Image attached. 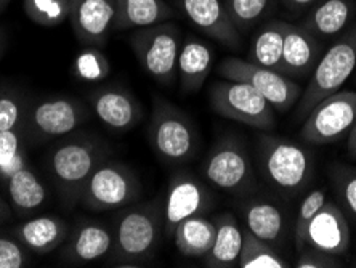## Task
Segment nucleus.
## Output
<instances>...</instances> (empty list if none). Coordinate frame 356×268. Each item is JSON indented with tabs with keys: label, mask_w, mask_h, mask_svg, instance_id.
Wrapping results in <instances>:
<instances>
[{
	"label": "nucleus",
	"mask_w": 356,
	"mask_h": 268,
	"mask_svg": "<svg viewBox=\"0 0 356 268\" xmlns=\"http://www.w3.org/2000/svg\"><path fill=\"white\" fill-rule=\"evenodd\" d=\"M257 150L261 175L281 196H296L312 182L315 162L302 145L282 136L261 135Z\"/></svg>",
	"instance_id": "1"
},
{
	"label": "nucleus",
	"mask_w": 356,
	"mask_h": 268,
	"mask_svg": "<svg viewBox=\"0 0 356 268\" xmlns=\"http://www.w3.org/2000/svg\"><path fill=\"white\" fill-rule=\"evenodd\" d=\"M356 70V23L324 50L305 90L297 102V119L303 120L319 102L339 92Z\"/></svg>",
	"instance_id": "2"
},
{
	"label": "nucleus",
	"mask_w": 356,
	"mask_h": 268,
	"mask_svg": "<svg viewBox=\"0 0 356 268\" xmlns=\"http://www.w3.org/2000/svg\"><path fill=\"white\" fill-rule=\"evenodd\" d=\"M164 227L162 214L153 204L130 207L118 217L113 231V262L118 267H135L153 257Z\"/></svg>",
	"instance_id": "3"
},
{
	"label": "nucleus",
	"mask_w": 356,
	"mask_h": 268,
	"mask_svg": "<svg viewBox=\"0 0 356 268\" xmlns=\"http://www.w3.org/2000/svg\"><path fill=\"white\" fill-rule=\"evenodd\" d=\"M154 153L167 164H185L199 151V135L193 120L162 97H156L148 127Z\"/></svg>",
	"instance_id": "4"
},
{
	"label": "nucleus",
	"mask_w": 356,
	"mask_h": 268,
	"mask_svg": "<svg viewBox=\"0 0 356 268\" xmlns=\"http://www.w3.org/2000/svg\"><path fill=\"white\" fill-rule=\"evenodd\" d=\"M209 102L213 113L225 119L236 120L264 132L276 127V109L245 82L229 79L212 82L209 88Z\"/></svg>",
	"instance_id": "5"
},
{
	"label": "nucleus",
	"mask_w": 356,
	"mask_h": 268,
	"mask_svg": "<svg viewBox=\"0 0 356 268\" xmlns=\"http://www.w3.org/2000/svg\"><path fill=\"white\" fill-rule=\"evenodd\" d=\"M181 31L174 23L140 28L130 36L138 65L162 86H172L177 77V61L181 49Z\"/></svg>",
	"instance_id": "6"
},
{
	"label": "nucleus",
	"mask_w": 356,
	"mask_h": 268,
	"mask_svg": "<svg viewBox=\"0 0 356 268\" xmlns=\"http://www.w3.org/2000/svg\"><path fill=\"white\" fill-rule=\"evenodd\" d=\"M103 161L104 150L95 140H70L56 146L50 156L49 167L66 203L81 201L88 177Z\"/></svg>",
	"instance_id": "7"
},
{
	"label": "nucleus",
	"mask_w": 356,
	"mask_h": 268,
	"mask_svg": "<svg viewBox=\"0 0 356 268\" xmlns=\"http://www.w3.org/2000/svg\"><path fill=\"white\" fill-rule=\"evenodd\" d=\"M201 171L209 185L238 196L248 194L255 183L252 159L236 136H225L217 141Z\"/></svg>",
	"instance_id": "8"
},
{
	"label": "nucleus",
	"mask_w": 356,
	"mask_h": 268,
	"mask_svg": "<svg viewBox=\"0 0 356 268\" xmlns=\"http://www.w3.org/2000/svg\"><path fill=\"white\" fill-rule=\"evenodd\" d=\"M217 74L222 79L249 84L280 113L289 111L303 92L294 79L270 68L255 65L248 58L243 60L238 56H227L217 66Z\"/></svg>",
	"instance_id": "9"
},
{
	"label": "nucleus",
	"mask_w": 356,
	"mask_h": 268,
	"mask_svg": "<svg viewBox=\"0 0 356 268\" xmlns=\"http://www.w3.org/2000/svg\"><path fill=\"white\" fill-rule=\"evenodd\" d=\"M141 185L135 172L122 162L103 161L83 187L81 203L92 211H116L138 198Z\"/></svg>",
	"instance_id": "10"
},
{
	"label": "nucleus",
	"mask_w": 356,
	"mask_h": 268,
	"mask_svg": "<svg viewBox=\"0 0 356 268\" xmlns=\"http://www.w3.org/2000/svg\"><path fill=\"white\" fill-rule=\"evenodd\" d=\"M356 120V92L339 90L312 109L300 129V136L310 145H331L348 136Z\"/></svg>",
	"instance_id": "11"
},
{
	"label": "nucleus",
	"mask_w": 356,
	"mask_h": 268,
	"mask_svg": "<svg viewBox=\"0 0 356 268\" xmlns=\"http://www.w3.org/2000/svg\"><path fill=\"white\" fill-rule=\"evenodd\" d=\"M211 206V196L202 182L191 172L180 171L174 173L165 194V206L162 222L167 235L172 236L183 220L201 215Z\"/></svg>",
	"instance_id": "12"
},
{
	"label": "nucleus",
	"mask_w": 356,
	"mask_h": 268,
	"mask_svg": "<svg viewBox=\"0 0 356 268\" xmlns=\"http://www.w3.org/2000/svg\"><path fill=\"white\" fill-rule=\"evenodd\" d=\"M116 0H71V28L81 44L103 47L116 23Z\"/></svg>",
	"instance_id": "13"
},
{
	"label": "nucleus",
	"mask_w": 356,
	"mask_h": 268,
	"mask_svg": "<svg viewBox=\"0 0 356 268\" xmlns=\"http://www.w3.org/2000/svg\"><path fill=\"white\" fill-rule=\"evenodd\" d=\"M86 111L76 100L58 97L42 100L29 111V129L39 139H54L79 127Z\"/></svg>",
	"instance_id": "14"
},
{
	"label": "nucleus",
	"mask_w": 356,
	"mask_h": 268,
	"mask_svg": "<svg viewBox=\"0 0 356 268\" xmlns=\"http://www.w3.org/2000/svg\"><path fill=\"white\" fill-rule=\"evenodd\" d=\"M350 225L343 209L336 201L324 203L307 231V246L342 257L350 249Z\"/></svg>",
	"instance_id": "15"
},
{
	"label": "nucleus",
	"mask_w": 356,
	"mask_h": 268,
	"mask_svg": "<svg viewBox=\"0 0 356 268\" xmlns=\"http://www.w3.org/2000/svg\"><path fill=\"white\" fill-rule=\"evenodd\" d=\"M178 5L201 33L229 49L241 45V33L229 18L223 0H178Z\"/></svg>",
	"instance_id": "16"
},
{
	"label": "nucleus",
	"mask_w": 356,
	"mask_h": 268,
	"mask_svg": "<svg viewBox=\"0 0 356 268\" xmlns=\"http://www.w3.org/2000/svg\"><path fill=\"white\" fill-rule=\"evenodd\" d=\"M97 118L109 129L127 132L143 118V108L137 98L122 87H99L90 95Z\"/></svg>",
	"instance_id": "17"
},
{
	"label": "nucleus",
	"mask_w": 356,
	"mask_h": 268,
	"mask_svg": "<svg viewBox=\"0 0 356 268\" xmlns=\"http://www.w3.org/2000/svg\"><path fill=\"white\" fill-rule=\"evenodd\" d=\"M323 54V44L315 34L300 24H286L282 74L291 79L310 77Z\"/></svg>",
	"instance_id": "18"
},
{
	"label": "nucleus",
	"mask_w": 356,
	"mask_h": 268,
	"mask_svg": "<svg viewBox=\"0 0 356 268\" xmlns=\"http://www.w3.org/2000/svg\"><path fill=\"white\" fill-rule=\"evenodd\" d=\"M113 248V233L97 222H82L72 231L63 251L61 260L70 265H83L108 255Z\"/></svg>",
	"instance_id": "19"
},
{
	"label": "nucleus",
	"mask_w": 356,
	"mask_h": 268,
	"mask_svg": "<svg viewBox=\"0 0 356 268\" xmlns=\"http://www.w3.org/2000/svg\"><path fill=\"white\" fill-rule=\"evenodd\" d=\"M244 228L271 246L284 243L287 235V217L280 204L268 198L249 199L243 207Z\"/></svg>",
	"instance_id": "20"
},
{
	"label": "nucleus",
	"mask_w": 356,
	"mask_h": 268,
	"mask_svg": "<svg viewBox=\"0 0 356 268\" xmlns=\"http://www.w3.org/2000/svg\"><path fill=\"white\" fill-rule=\"evenodd\" d=\"M213 66V52L202 40L188 38L181 44L177 61V74L180 79L181 90L196 93L206 82Z\"/></svg>",
	"instance_id": "21"
},
{
	"label": "nucleus",
	"mask_w": 356,
	"mask_h": 268,
	"mask_svg": "<svg viewBox=\"0 0 356 268\" xmlns=\"http://www.w3.org/2000/svg\"><path fill=\"white\" fill-rule=\"evenodd\" d=\"M67 235H70V225L63 219L51 215L29 219L15 230V238L26 249L38 254H47L60 248L67 239Z\"/></svg>",
	"instance_id": "22"
},
{
	"label": "nucleus",
	"mask_w": 356,
	"mask_h": 268,
	"mask_svg": "<svg viewBox=\"0 0 356 268\" xmlns=\"http://www.w3.org/2000/svg\"><path fill=\"white\" fill-rule=\"evenodd\" d=\"M355 0H318L300 26L316 38H334L347 29L355 15Z\"/></svg>",
	"instance_id": "23"
},
{
	"label": "nucleus",
	"mask_w": 356,
	"mask_h": 268,
	"mask_svg": "<svg viewBox=\"0 0 356 268\" xmlns=\"http://www.w3.org/2000/svg\"><path fill=\"white\" fill-rule=\"evenodd\" d=\"M216 222V241L212 249L204 257V265L209 268L238 267L239 254L243 249V228L232 212H222Z\"/></svg>",
	"instance_id": "24"
},
{
	"label": "nucleus",
	"mask_w": 356,
	"mask_h": 268,
	"mask_svg": "<svg viewBox=\"0 0 356 268\" xmlns=\"http://www.w3.org/2000/svg\"><path fill=\"white\" fill-rule=\"evenodd\" d=\"M287 21L268 19L254 34L248 60L282 74V49Z\"/></svg>",
	"instance_id": "25"
},
{
	"label": "nucleus",
	"mask_w": 356,
	"mask_h": 268,
	"mask_svg": "<svg viewBox=\"0 0 356 268\" xmlns=\"http://www.w3.org/2000/svg\"><path fill=\"white\" fill-rule=\"evenodd\" d=\"M216 233V222L201 214L178 223L172 236L181 255L190 257V259H204L212 249Z\"/></svg>",
	"instance_id": "26"
},
{
	"label": "nucleus",
	"mask_w": 356,
	"mask_h": 268,
	"mask_svg": "<svg viewBox=\"0 0 356 268\" xmlns=\"http://www.w3.org/2000/svg\"><path fill=\"white\" fill-rule=\"evenodd\" d=\"M119 29L148 28L174 18V10L164 0H116Z\"/></svg>",
	"instance_id": "27"
},
{
	"label": "nucleus",
	"mask_w": 356,
	"mask_h": 268,
	"mask_svg": "<svg viewBox=\"0 0 356 268\" xmlns=\"http://www.w3.org/2000/svg\"><path fill=\"white\" fill-rule=\"evenodd\" d=\"M10 201L19 214H31L44 206L47 201V188L38 173L28 166L19 167L7 180Z\"/></svg>",
	"instance_id": "28"
},
{
	"label": "nucleus",
	"mask_w": 356,
	"mask_h": 268,
	"mask_svg": "<svg viewBox=\"0 0 356 268\" xmlns=\"http://www.w3.org/2000/svg\"><path fill=\"white\" fill-rule=\"evenodd\" d=\"M239 268H287L289 264L275 246L257 238L243 228V249L239 254Z\"/></svg>",
	"instance_id": "29"
},
{
	"label": "nucleus",
	"mask_w": 356,
	"mask_h": 268,
	"mask_svg": "<svg viewBox=\"0 0 356 268\" xmlns=\"http://www.w3.org/2000/svg\"><path fill=\"white\" fill-rule=\"evenodd\" d=\"M225 8L241 34L249 33L273 8L275 0H223Z\"/></svg>",
	"instance_id": "30"
},
{
	"label": "nucleus",
	"mask_w": 356,
	"mask_h": 268,
	"mask_svg": "<svg viewBox=\"0 0 356 268\" xmlns=\"http://www.w3.org/2000/svg\"><path fill=\"white\" fill-rule=\"evenodd\" d=\"M71 0H24V13L33 23L55 28L70 18Z\"/></svg>",
	"instance_id": "31"
},
{
	"label": "nucleus",
	"mask_w": 356,
	"mask_h": 268,
	"mask_svg": "<svg viewBox=\"0 0 356 268\" xmlns=\"http://www.w3.org/2000/svg\"><path fill=\"white\" fill-rule=\"evenodd\" d=\"M327 201L326 191L323 188H316L307 193V196L303 198L297 211V217L294 222V230H292V236H294V246L296 251L300 252L307 248V231L310 227L312 220L318 214L319 209L324 206V203Z\"/></svg>",
	"instance_id": "32"
},
{
	"label": "nucleus",
	"mask_w": 356,
	"mask_h": 268,
	"mask_svg": "<svg viewBox=\"0 0 356 268\" xmlns=\"http://www.w3.org/2000/svg\"><path fill=\"white\" fill-rule=\"evenodd\" d=\"M331 182L340 203L339 206L356 220V167L345 164L332 166Z\"/></svg>",
	"instance_id": "33"
},
{
	"label": "nucleus",
	"mask_w": 356,
	"mask_h": 268,
	"mask_svg": "<svg viewBox=\"0 0 356 268\" xmlns=\"http://www.w3.org/2000/svg\"><path fill=\"white\" fill-rule=\"evenodd\" d=\"M24 162L18 130H2L0 132V178L7 182L13 172L26 166Z\"/></svg>",
	"instance_id": "34"
},
{
	"label": "nucleus",
	"mask_w": 356,
	"mask_h": 268,
	"mask_svg": "<svg viewBox=\"0 0 356 268\" xmlns=\"http://www.w3.org/2000/svg\"><path fill=\"white\" fill-rule=\"evenodd\" d=\"M76 71L88 81H98L108 76L109 65L106 56L97 47H88L76 58Z\"/></svg>",
	"instance_id": "35"
},
{
	"label": "nucleus",
	"mask_w": 356,
	"mask_h": 268,
	"mask_svg": "<svg viewBox=\"0 0 356 268\" xmlns=\"http://www.w3.org/2000/svg\"><path fill=\"white\" fill-rule=\"evenodd\" d=\"M24 102L15 93H0V132L18 130L23 119Z\"/></svg>",
	"instance_id": "36"
},
{
	"label": "nucleus",
	"mask_w": 356,
	"mask_h": 268,
	"mask_svg": "<svg viewBox=\"0 0 356 268\" xmlns=\"http://www.w3.org/2000/svg\"><path fill=\"white\" fill-rule=\"evenodd\" d=\"M28 262V249L17 238L0 235V268H23Z\"/></svg>",
	"instance_id": "37"
},
{
	"label": "nucleus",
	"mask_w": 356,
	"mask_h": 268,
	"mask_svg": "<svg viewBox=\"0 0 356 268\" xmlns=\"http://www.w3.org/2000/svg\"><path fill=\"white\" fill-rule=\"evenodd\" d=\"M296 268H340L343 267V260L339 255L327 254V252L318 251L307 246L305 249L298 252L296 260Z\"/></svg>",
	"instance_id": "38"
},
{
	"label": "nucleus",
	"mask_w": 356,
	"mask_h": 268,
	"mask_svg": "<svg viewBox=\"0 0 356 268\" xmlns=\"http://www.w3.org/2000/svg\"><path fill=\"white\" fill-rule=\"evenodd\" d=\"M282 5L287 12L294 13V15H302L307 13L313 5H315L318 0H281Z\"/></svg>",
	"instance_id": "39"
},
{
	"label": "nucleus",
	"mask_w": 356,
	"mask_h": 268,
	"mask_svg": "<svg viewBox=\"0 0 356 268\" xmlns=\"http://www.w3.org/2000/svg\"><path fill=\"white\" fill-rule=\"evenodd\" d=\"M347 150L350 156H353L356 153V120H355L353 129L350 130V134L347 136Z\"/></svg>",
	"instance_id": "40"
},
{
	"label": "nucleus",
	"mask_w": 356,
	"mask_h": 268,
	"mask_svg": "<svg viewBox=\"0 0 356 268\" xmlns=\"http://www.w3.org/2000/svg\"><path fill=\"white\" fill-rule=\"evenodd\" d=\"M8 217H10V209L7 206V203H5L2 196H0V223L5 222Z\"/></svg>",
	"instance_id": "41"
},
{
	"label": "nucleus",
	"mask_w": 356,
	"mask_h": 268,
	"mask_svg": "<svg viewBox=\"0 0 356 268\" xmlns=\"http://www.w3.org/2000/svg\"><path fill=\"white\" fill-rule=\"evenodd\" d=\"M2 50H3V38L2 34H0V55H2Z\"/></svg>",
	"instance_id": "42"
},
{
	"label": "nucleus",
	"mask_w": 356,
	"mask_h": 268,
	"mask_svg": "<svg viewBox=\"0 0 356 268\" xmlns=\"http://www.w3.org/2000/svg\"><path fill=\"white\" fill-rule=\"evenodd\" d=\"M8 2H10V0H0V8H3Z\"/></svg>",
	"instance_id": "43"
},
{
	"label": "nucleus",
	"mask_w": 356,
	"mask_h": 268,
	"mask_svg": "<svg viewBox=\"0 0 356 268\" xmlns=\"http://www.w3.org/2000/svg\"><path fill=\"white\" fill-rule=\"evenodd\" d=\"M352 157H355V159H356V153H355V155H353V156H352Z\"/></svg>",
	"instance_id": "44"
}]
</instances>
